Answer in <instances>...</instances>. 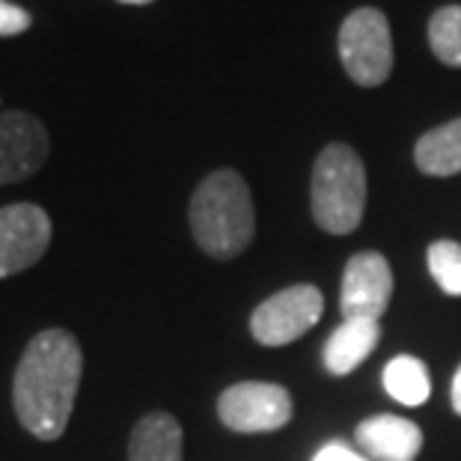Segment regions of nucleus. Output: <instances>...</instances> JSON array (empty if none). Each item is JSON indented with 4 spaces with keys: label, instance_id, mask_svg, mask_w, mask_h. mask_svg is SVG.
<instances>
[{
    "label": "nucleus",
    "instance_id": "1",
    "mask_svg": "<svg viewBox=\"0 0 461 461\" xmlns=\"http://www.w3.org/2000/svg\"><path fill=\"white\" fill-rule=\"evenodd\" d=\"M84 375V351L72 333L48 328L27 342L13 375L18 423L36 440H57L72 420Z\"/></svg>",
    "mask_w": 461,
    "mask_h": 461
},
{
    "label": "nucleus",
    "instance_id": "2",
    "mask_svg": "<svg viewBox=\"0 0 461 461\" xmlns=\"http://www.w3.org/2000/svg\"><path fill=\"white\" fill-rule=\"evenodd\" d=\"M191 235L212 259H235L257 232V214L248 182L235 170H214L197 185L188 209Z\"/></svg>",
    "mask_w": 461,
    "mask_h": 461
},
{
    "label": "nucleus",
    "instance_id": "3",
    "mask_svg": "<svg viewBox=\"0 0 461 461\" xmlns=\"http://www.w3.org/2000/svg\"><path fill=\"white\" fill-rule=\"evenodd\" d=\"M312 218L330 235H348L360 227L366 212V167L346 143L321 149L310 185Z\"/></svg>",
    "mask_w": 461,
    "mask_h": 461
},
{
    "label": "nucleus",
    "instance_id": "4",
    "mask_svg": "<svg viewBox=\"0 0 461 461\" xmlns=\"http://www.w3.org/2000/svg\"><path fill=\"white\" fill-rule=\"evenodd\" d=\"M339 60L360 86H378L393 68V36L387 15L375 6L355 9L339 27Z\"/></svg>",
    "mask_w": 461,
    "mask_h": 461
},
{
    "label": "nucleus",
    "instance_id": "5",
    "mask_svg": "<svg viewBox=\"0 0 461 461\" xmlns=\"http://www.w3.org/2000/svg\"><path fill=\"white\" fill-rule=\"evenodd\" d=\"M325 312V298L310 283H298L262 301L250 316V333L259 346L280 348L301 339L303 333L319 325Z\"/></svg>",
    "mask_w": 461,
    "mask_h": 461
},
{
    "label": "nucleus",
    "instance_id": "6",
    "mask_svg": "<svg viewBox=\"0 0 461 461\" xmlns=\"http://www.w3.org/2000/svg\"><path fill=\"white\" fill-rule=\"evenodd\" d=\"M218 417L239 435L277 431L292 420V396L286 387L271 384V381H239L221 393Z\"/></svg>",
    "mask_w": 461,
    "mask_h": 461
},
{
    "label": "nucleus",
    "instance_id": "7",
    "mask_svg": "<svg viewBox=\"0 0 461 461\" xmlns=\"http://www.w3.org/2000/svg\"><path fill=\"white\" fill-rule=\"evenodd\" d=\"M51 218L36 203H13L0 209V280L15 277L51 248Z\"/></svg>",
    "mask_w": 461,
    "mask_h": 461
},
{
    "label": "nucleus",
    "instance_id": "8",
    "mask_svg": "<svg viewBox=\"0 0 461 461\" xmlns=\"http://www.w3.org/2000/svg\"><path fill=\"white\" fill-rule=\"evenodd\" d=\"M390 295H393V271L384 253L363 250L346 262L339 286L342 316L378 321L390 307Z\"/></svg>",
    "mask_w": 461,
    "mask_h": 461
},
{
    "label": "nucleus",
    "instance_id": "9",
    "mask_svg": "<svg viewBox=\"0 0 461 461\" xmlns=\"http://www.w3.org/2000/svg\"><path fill=\"white\" fill-rule=\"evenodd\" d=\"M51 152V137L42 120L27 111L0 113V185L22 182L42 170Z\"/></svg>",
    "mask_w": 461,
    "mask_h": 461
},
{
    "label": "nucleus",
    "instance_id": "10",
    "mask_svg": "<svg viewBox=\"0 0 461 461\" xmlns=\"http://www.w3.org/2000/svg\"><path fill=\"white\" fill-rule=\"evenodd\" d=\"M357 447L372 461H414L423 449V431L396 414H375L355 431Z\"/></svg>",
    "mask_w": 461,
    "mask_h": 461
},
{
    "label": "nucleus",
    "instance_id": "11",
    "mask_svg": "<svg viewBox=\"0 0 461 461\" xmlns=\"http://www.w3.org/2000/svg\"><path fill=\"white\" fill-rule=\"evenodd\" d=\"M381 339V325L372 319H346L328 337L321 360L330 375H348L355 372L372 351H375Z\"/></svg>",
    "mask_w": 461,
    "mask_h": 461
},
{
    "label": "nucleus",
    "instance_id": "12",
    "mask_svg": "<svg viewBox=\"0 0 461 461\" xmlns=\"http://www.w3.org/2000/svg\"><path fill=\"white\" fill-rule=\"evenodd\" d=\"M185 435L179 420L167 411H152L137 420L129 440V461H182Z\"/></svg>",
    "mask_w": 461,
    "mask_h": 461
},
{
    "label": "nucleus",
    "instance_id": "13",
    "mask_svg": "<svg viewBox=\"0 0 461 461\" xmlns=\"http://www.w3.org/2000/svg\"><path fill=\"white\" fill-rule=\"evenodd\" d=\"M414 161L426 176L461 173V116L420 137L414 146Z\"/></svg>",
    "mask_w": 461,
    "mask_h": 461
},
{
    "label": "nucleus",
    "instance_id": "14",
    "mask_svg": "<svg viewBox=\"0 0 461 461\" xmlns=\"http://www.w3.org/2000/svg\"><path fill=\"white\" fill-rule=\"evenodd\" d=\"M384 390L399 405L417 408L431 396V378L426 363L411 355H399L384 366Z\"/></svg>",
    "mask_w": 461,
    "mask_h": 461
},
{
    "label": "nucleus",
    "instance_id": "15",
    "mask_svg": "<svg viewBox=\"0 0 461 461\" xmlns=\"http://www.w3.org/2000/svg\"><path fill=\"white\" fill-rule=\"evenodd\" d=\"M429 45L440 63L461 68V6H444L429 22Z\"/></svg>",
    "mask_w": 461,
    "mask_h": 461
},
{
    "label": "nucleus",
    "instance_id": "16",
    "mask_svg": "<svg viewBox=\"0 0 461 461\" xmlns=\"http://www.w3.org/2000/svg\"><path fill=\"white\" fill-rule=\"evenodd\" d=\"M429 271L447 295H461V244L458 241H435L429 244Z\"/></svg>",
    "mask_w": 461,
    "mask_h": 461
},
{
    "label": "nucleus",
    "instance_id": "17",
    "mask_svg": "<svg viewBox=\"0 0 461 461\" xmlns=\"http://www.w3.org/2000/svg\"><path fill=\"white\" fill-rule=\"evenodd\" d=\"M33 15L22 9L18 4L0 0V36H22L24 31H31Z\"/></svg>",
    "mask_w": 461,
    "mask_h": 461
},
{
    "label": "nucleus",
    "instance_id": "18",
    "mask_svg": "<svg viewBox=\"0 0 461 461\" xmlns=\"http://www.w3.org/2000/svg\"><path fill=\"white\" fill-rule=\"evenodd\" d=\"M312 461H372V458L360 456L357 449H351L348 444H342V440H328V444L312 456Z\"/></svg>",
    "mask_w": 461,
    "mask_h": 461
},
{
    "label": "nucleus",
    "instance_id": "19",
    "mask_svg": "<svg viewBox=\"0 0 461 461\" xmlns=\"http://www.w3.org/2000/svg\"><path fill=\"white\" fill-rule=\"evenodd\" d=\"M449 396H453L456 414H461V366L456 369V375H453V390H449Z\"/></svg>",
    "mask_w": 461,
    "mask_h": 461
},
{
    "label": "nucleus",
    "instance_id": "20",
    "mask_svg": "<svg viewBox=\"0 0 461 461\" xmlns=\"http://www.w3.org/2000/svg\"><path fill=\"white\" fill-rule=\"evenodd\" d=\"M120 4H125V6H146V4H152V0H120Z\"/></svg>",
    "mask_w": 461,
    "mask_h": 461
}]
</instances>
